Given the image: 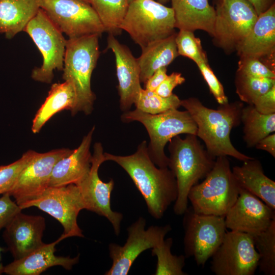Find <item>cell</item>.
Wrapping results in <instances>:
<instances>
[{
	"mask_svg": "<svg viewBox=\"0 0 275 275\" xmlns=\"http://www.w3.org/2000/svg\"><path fill=\"white\" fill-rule=\"evenodd\" d=\"M104 156L105 161H114L128 174L154 218H161L176 200L178 188L174 175L168 167L157 168L153 162L146 141H143L131 155L120 156L105 152Z\"/></svg>",
	"mask_w": 275,
	"mask_h": 275,
	"instance_id": "obj_1",
	"label": "cell"
},
{
	"mask_svg": "<svg viewBox=\"0 0 275 275\" xmlns=\"http://www.w3.org/2000/svg\"><path fill=\"white\" fill-rule=\"evenodd\" d=\"M181 106L194 120L198 128L197 136L204 142L212 157L230 156L242 161L253 158L237 150L230 140L231 130L241 122L244 106L241 101L220 105L214 109L204 106L198 98L190 97L181 100Z\"/></svg>",
	"mask_w": 275,
	"mask_h": 275,
	"instance_id": "obj_2",
	"label": "cell"
},
{
	"mask_svg": "<svg viewBox=\"0 0 275 275\" xmlns=\"http://www.w3.org/2000/svg\"><path fill=\"white\" fill-rule=\"evenodd\" d=\"M169 142L168 168L176 178L178 188L173 209L176 214L182 215L188 208L189 190L207 176L216 158L209 154L196 135L187 134L184 139L177 135Z\"/></svg>",
	"mask_w": 275,
	"mask_h": 275,
	"instance_id": "obj_3",
	"label": "cell"
},
{
	"mask_svg": "<svg viewBox=\"0 0 275 275\" xmlns=\"http://www.w3.org/2000/svg\"><path fill=\"white\" fill-rule=\"evenodd\" d=\"M97 35L69 38L67 40L64 60L63 79L73 85L75 103L72 115L79 112L90 114L96 96L91 87V79L100 51Z\"/></svg>",
	"mask_w": 275,
	"mask_h": 275,
	"instance_id": "obj_4",
	"label": "cell"
},
{
	"mask_svg": "<svg viewBox=\"0 0 275 275\" xmlns=\"http://www.w3.org/2000/svg\"><path fill=\"white\" fill-rule=\"evenodd\" d=\"M124 122L138 121L146 128L149 136V156L159 168L168 167L169 157L164 150L166 144L174 137L181 134L197 135V126L189 112L171 109L156 115L144 113L136 108L127 111L121 116Z\"/></svg>",
	"mask_w": 275,
	"mask_h": 275,
	"instance_id": "obj_5",
	"label": "cell"
},
{
	"mask_svg": "<svg viewBox=\"0 0 275 275\" xmlns=\"http://www.w3.org/2000/svg\"><path fill=\"white\" fill-rule=\"evenodd\" d=\"M239 189L227 156H219L204 180L191 187L188 200L196 213L225 216L237 200Z\"/></svg>",
	"mask_w": 275,
	"mask_h": 275,
	"instance_id": "obj_6",
	"label": "cell"
},
{
	"mask_svg": "<svg viewBox=\"0 0 275 275\" xmlns=\"http://www.w3.org/2000/svg\"><path fill=\"white\" fill-rule=\"evenodd\" d=\"M173 9L154 0L129 3L120 26L142 49L175 33Z\"/></svg>",
	"mask_w": 275,
	"mask_h": 275,
	"instance_id": "obj_7",
	"label": "cell"
},
{
	"mask_svg": "<svg viewBox=\"0 0 275 275\" xmlns=\"http://www.w3.org/2000/svg\"><path fill=\"white\" fill-rule=\"evenodd\" d=\"M24 31L33 40L43 57L42 65L33 70L32 78L50 84L53 78V71L63 69L67 40L41 8Z\"/></svg>",
	"mask_w": 275,
	"mask_h": 275,
	"instance_id": "obj_8",
	"label": "cell"
},
{
	"mask_svg": "<svg viewBox=\"0 0 275 275\" xmlns=\"http://www.w3.org/2000/svg\"><path fill=\"white\" fill-rule=\"evenodd\" d=\"M184 214L185 257H193L197 265L204 266L223 240L225 216L198 214L191 207Z\"/></svg>",
	"mask_w": 275,
	"mask_h": 275,
	"instance_id": "obj_9",
	"label": "cell"
},
{
	"mask_svg": "<svg viewBox=\"0 0 275 275\" xmlns=\"http://www.w3.org/2000/svg\"><path fill=\"white\" fill-rule=\"evenodd\" d=\"M22 209L35 207L48 213L61 224L64 239L71 237H84L77 219L85 206L76 185L49 186L39 197L20 206Z\"/></svg>",
	"mask_w": 275,
	"mask_h": 275,
	"instance_id": "obj_10",
	"label": "cell"
},
{
	"mask_svg": "<svg viewBox=\"0 0 275 275\" xmlns=\"http://www.w3.org/2000/svg\"><path fill=\"white\" fill-rule=\"evenodd\" d=\"M40 8L69 38L100 36L105 32L92 7L83 1L40 0Z\"/></svg>",
	"mask_w": 275,
	"mask_h": 275,
	"instance_id": "obj_11",
	"label": "cell"
},
{
	"mask_svg": "<svg viewBox=\"0 0 275 275\" xmlns=\"http://www.w3.org/2000/svg\"><path fill=\"white\" fill-rule=\"evenodd\" d=\"M211 258L210 269L216 275H253L259 255L252 235L231 230Z\"/></svg>",
	"mask_w": 275,
	"mask_h": 275,
	"instance_id": "obj_12",
	"label": "cell"
},
{
	"mask_svg": "<svg viewBox=\"0 0 275 275\" xmlns=\"http://www.w3.org/2000/svg\"><path fill=\"white\" fill-rule=\"evenodd\" d=\"M146 220L140 217L128 228V237L123 246L111 243L108 245L112 265L105 275H127L135 259L145 251L160 243L172 230L170 225L151 226L145 229Z\"/></svg>",
	"mask_w": 275,
	"mask_h": 275,
	"instance_id": "obj_13",
	"label": "cell"
},
{
	"mask_svg": "<svg viewBox=\"0 0 275 275\" xmlns=\"http://www.w3.org/2000/svg\"><path fill=\"white\" fill-rule=\"evenodd\" d=\"M105 161L102 144L94 145L91 166L87 176L76 184L83 199L85 209L106 217L111 223L115 233L119 235L123 214L114 211L111 207V195L114 187V181L103 182L99 177L98 170Z\"/></svg>",
	"mask_w": 275,
	"mask_h": 275,
	"instance_id": "obj_14",
	"label": "cell"
},
{
	"mask_svg": "<svg viewBox=\"0 0 275 275\" xmlns=\"http://www.w3.org/2000/svg\"><path fill=\"white\" fill-rule=\"evenodd\" d=\"M215 13L213 37L221 47L227 49L237 47L258 16L247 0H221Z\"/></svg>",
	"mask_w": 275,
	"mask_h": 275,
	"instance_id": "obj_15",
	"label": "cell"
},
{
	"mask_svg": "<svg viewBox=\"0 0 275 275\" xmlns=\"http://www.w3.org/2000/svg\"><path fill=\"white\" fill-rule=\"evenodd\" d=\"M73 150L63 148L42 153L36 152L19 175L9 194L19 206L40 196L49 186L56 163Z\"/></svg>",
	"mask_w": 275,
	"mask_h": 275,
	"instance_id": "obj_16",
	"label": "cell"
},
{
	"mask_svg": "<svg viewBox=\"0 0 275 275\" xmlns=\"http://www.w3.org/2000/svg\"><path fill=\"white\" fill-rule=\"evenodd\" d=\"M274 219V210L241 188L237 200L225 216L227 228L251 235L266 230Z\"/></svg>",
	"mask_w": 275,
	"mask_h": 275,
	"instance_id": "obj_17",
	"label": "cell"
},
{
	"mask_svg": "<svg viewBox=\"0 0 275 275\" xmlns=\"http://www.w3.org/2000/svg\"><path fill=\"white\" fill-rule=\"evenodd\" d=\"M41 215L17 213L4 228L2 236L14 260L21 259L41 246L45 229Z\"/></svg>",
	"mask_w": 275,
	"mask_h": 275,
	"instance_id": "obj_18",
	"label": "cell"
},
{
	"mask_svg": "<svg viewBox=\"0 0 275 275\" xmlns=\"http://www.w3.org/2000/svg\"><path fill=\"white\" fill-rule=\"evenodd\" d=\"M107 48L115 57L120 108L126 112L134 103L142 89L140 66L129 49L120 43L112 34H109L107 37Z\"/></svg>",
	"mask_w": 275,
	"mask_h": 275,
	"instance_id": "obj_19",
	"label": "cell"
},
{
	"mask_svg": "<svg viewBox=\"0 0 275 275\" xmlns=\"http://www.w3.org/2000/svg\"><path fill=\"white\" fill-rule=\"evenodd\" d=\"M64 238H60L50 243H44L25 257L4 266V273L8 275H39L49 268L61 266L66 270H71L79 262V254L71 258L54 254L56 245Z\"/></svg>",
	"mask_w": 275,
	"mask_h": 275,
	"instance_id": "obj_20",
	"label": "cell"
},
{
	"mask_svg": "<svg viewBox=\"0 0 275 275\" xmlns=\"http://www.w3.org/2000/svg\"><path fill=\"white\" fill-rule=\"evenodd\" d=\"M94 130V126L83 138L76 149L56 163L48 187L76 184L87 176L91 166L90 147Z\"/></svg>",
	"mask_w": 275,
	"mask_h": 275,
	"instance_id": "obj_21",
	"label": "cell"
},
{
	"mask_svg": "<svg viewBox=\"0 0 275 275\" xmlns=\"http://www.w3.org/2000/svg\"><path fill=\"white\" fill-rule=\"evenodd\" d=\"M275 48V5L259 14L251 30L236 47L240 57L273 58Z\"/></svg>",
	"mask_w": 275,
	"mask_h": 275,
	"instance_id": "obj_22",
	"label": "cell"
},
{
	"mask_svg": "<svg viewBox=\"0 0 275 275\" xmlns=\"http://www.w3.org/2000/svg\"><path fill=\"white\" fill-rule=\"evenodd\" d=\"M175 27L193 32L201 30L213 37L215 10L208 0H171Z\"/></svg>",
	"mask_w": 275,
	"mask_h": 275,
	"instance_id": "obj_23",
	"label": "cell"
},
{
	"mask_svg": "<svg viewBox=\"0 0 275 275\" xmlns=\"http://www.w3.org/2000/svg\"><path fill=\"white\" fill-rule=\"evenodd\" d=\"M232 174L239 187L262 200L275 210V182L267 177L261 162L254 158L235 166Z\"/></svg>",
	"mask_w": 275,
	"mask_h": 275,
	"instance_id": "obj_24",
	"label": "cell"
},
{
	"mask_svg": "<svg viewBox=\"0 0 275 275\" xmlns=\"http://www.w3.org/2000/svg\"><path fill=\"white\" fill-rule=\"evenodd\" d=\"M40 8V0H0V33L13 38L24 31Z\"/></svg>",
	"mask_w": 275,
	"mask_h": 275,
	"instance_id": "obj_25",
	"label": "cell"
},
{
	"mask_svg": "<svg viewBox=\"0 0 275 275\" xmlns=\"http://www.w3.org/2000/svg\"><path fill=\"white\" fill-rule=\"evenodd\" d=\"M176 33L157 40L142 49L137 59L140 68V81L144 83L156 70L167 67L179 56L175 42Z\"/></svg>",
	"mask_w": 275,
	"mask_h": 275,
	"instance_id": "obj_26",
	"label": "cell"
},
{
	"mask_svg": "<svg viewBox=\"0 0 275 275\" xmlns=\"http://www.w3.org/2000/svg\"><path fill=\"white\" fill-rule=\"evenodd\" d=\"M76 99L73 85L69 81L56 83L51 86L47 97L37 111L33 120L32 131L38 133L44 125L56 114L73 108Z\"/></svg>",
	"mask_w": 275,
	"mask_h": 275,
	"instance_id": "obj_27",
	"label": "cell"
},
{
	"mask_svg": "<svg viewBox=\"0 0 275 275\" xmlns=\"http://www.w3.org/2000/svg\"><path fill=\"white\" fill-rule=\"evenodd\" d=\"M241 122L243 124V138L248 148L255 147L260 140L275 131V114H261L253 104L243 106Z\"/></svg>",
	"mask_w": 275,
	"mask_h": 275,
	"instance_id": "obj_28",
	"label": "cell"
},
{
	"mask_svg": "<svg viewBox=\"0 0 275 275\" xmlns=\"http://www.w3.org/2000/svg\"><path fill=\"white\" fill-rule=\"evenodd\" d=\"M97 14L105 32L114 36L121 33L122 22L126 15L128 0H88Z\"/></svg>",
	"mask_w": 275,
	"mask_h": 275,
	"instance_id": "obj_29",
	"label": "cell"
},
{
	"mask_svg": "<svg viewBox=\"0 0 275 275\" xmlns=\"http://www.w3.org/2000/svg\"><path fill=\"white\" fill-rule=\"evenodd\" d=\"M259 255L258 267L266 275L275 274V219L265 231L252 235Z\"/></svg>",
	"mask_w": 275,
	"mask_h": 275,
	"instance_id": "obj_30",
	"label": "cell"
},
{
	"mask_svg": "<svg viewBox=\"0 0 275 275\" xmlns=\"http://www.w3.org/2000/svg\"><path fill=\"white\" fill-rule=\"evenodd\" d=\"M173 239H164L160 243L152 249V255L157 257L155 275H186L183 271L185 257L172 254L171 250Z\"/></svg>",
	"mask_w": 275,
	"mask_h": 275,
	"instance_id": "obj_31",
	"label": "cell"
},
{
	"mask_svg": "<svg viewBox=\"0 0 275 275\" xmlns=\"http://www.w3.org/2000/svg\"><path fill=\"white\" fill-rule=\"evenodd\" d=\"M181 100L176 94L164 97L155 92L142 88L134 101L136 108L151 115H156L181 106Z\"/></svg>",
	"mask_w": 275,
	"mask_h": 275,
	"instance_id": "obj_32",
	"label": "cell"
},
{
	"mask_svg": "<svg viewBox=\"0 0 275 275\" xmlns=\"http://www.w3.org/2000/svg\"><path fill=\"white\" fill-rule=\"evenodd\" d=\"M274 85L275 78L257 77L237 73L236 92L240 99L248 104H253L258 97Z\"/></svg>",
	"mask_w": 275,
	"mask_h": 275,
	"instance_id": "obj_33",
	"label": "cell"
},
{
	"mask_svg": "<svg viewBox=\"0 0 275 275\" xmlns=\"http://www.w3.org/2000/svg\"><path fill=\"white\" fill-rule=\"evenodd\" d=\"M175 42L178 55L189 58L197 65L202 62L208 63L200 39L195 36L193 32L179 30L176 35Z\"/></svg>",
	"mask_w": 275,
	"mask_h": 275,
	"instance_id": "obj_34",
	"label": "cell"
},
{
	"mask_svg": "<svg viewBox=\"0 0 275 275\" xmlns=\"http://www.w3.org/2000/svg\"><path fill=\"white\" fill-rule=\"evenodd\" d=\"M36 151L29 150L16 161L0 166V195L9 193L13 187L19 175L33 158Z\"/></svg>",
	"mask_w": 275,
	"mask_h": 275,
	"instance_id": "obj_35",
	"label": "cell"
},
{
	"mask_svg": "<svg viewBox=\"0 0 275 275\" xmlns=\"http://www.w3.org/2000/svg\"><path fill=\"white\" fill-rule=\"evenodd\" d=\"M237 73L257 77L275 78L274 71L257 58L240 57Z\"/></svg>",
	"mask_w": 275,
	"mask_h": 275,
	"instance_id": "obj_36",
	"label": "cell"
},
{
	"mask_svg": "<svg viewBox=\"0 0 275 275\" xmlns=\"http://www.w3.org/2000/svg\"><path fill=\"white\" fill-rule=\"evenodd\" d=\"M203 78L206 81L211 93L220 104L229 103L224 87L218 80L208 63L202 62L197 65Z\"/></svg>",
	"mask_w": 275,
	"mask_h": 275,
	"instance_id": "obj_37",
	"label": "cell"
},
{
	"mask_svg": "<svg viewBox=\"0 0 275 275\" xmlns=\"http://www.w3.org/2000/svg\"><path fill=\"white\" fill-rule=\"evenodd\" d=\"M11 197L9 193L0 197V230L4 229L14 216L22 210Z\"/></svg>",
	"mask_w": 275,
	"mask_h": 275,
	"instance_id": "obj_38",
	"label": "cell"
},
{
	"mask_svg": "<svg viewBox=\"0 0 275 275\" xmlns=\"http://www.w3.org/2000/svg\"><path fill=\"white\" fill-rule=\"evenodd\" d=\"M253 105L261 114H275V85L268 92L258 97Z\"/></svg>",
	"mask_w": 275,
	"mask_h": 275,
	"instance_id": "obj_39",
	"label": "cell"
},
{
	"mask_svg": "<svg viewBox=\"0 0 275 275\" xmlns=\"http://www.w3.org/2000/svg\"><path fill=\"white\" fill-rule=\"evenodd\" d=\"M185 80V78L180 73L174 72L167 76L155 92L162 97H169L173 94V89Z\"/></svg>",
	"mask_w": 275,
	"mask_h": 275,
	"instance_id": "obj_40",
	"label": "cell"
},
{
	"mask_svg": "<svg viewBox=\"0 0 275 275\" xmlns=\"http://www.w3.org/2000/svg\"><path fill=\"white\" fill-rule=\"evenodd\" d=\"M167 67H162L154 72L144 82V89L155 92L168 75Z\"/></svg>",
	"mask_w": 275,
	"mask_h": 275,
	"instance_id": "obj_41",
	"label": "cell"
},
{
	"mask_svg": "<svg viewBox=\"0 0 275 275\" xmlns=\"http://www.w3.org/2000/svg\"><path fill=\"white\" fill-rule=\"evenodd\" d=\"M255 147L259 150L265 151L273 157H275V133L269 134L260 140Z\"/></svg>",
	"mask_w": 275,
	"mask_h": 275,
	"instance_id": "obj_42",
	"label": "cell"
},
{
	"mask_svg": "<svg viewBox=\"0 0 275 275\" xmlns=\"http://www.w3.org/2000/svg\"><path fill=\"white\" fill-rule=\"evenodd\" d=\"M250 2L255 10L258 15L264 12L271 5L274 4L273 0H247Z\"/></svg>",
	"mask_w": 275,
	"mask_h": 275,
	"instance_id": "obj_43",
	"label": "cell"
},
{
	"mask_svg": "<svg viewBox=\"0 0 275 275\" xmlns=\"http://www.w3.org/2000/svg\"><path fill=\"white\" fill-rule=\"evenodd\" d=\"M4 251H5V249L0 246V275L4 273V266L2 262V253Z\"/></svg>",
	"mask_w": 275,
	"mask_h": 275,
	"instance_id": "obj_44",
	"label": "cell"
},
{
	"mask_svg": "<svg viewBox=\"0 0 275 275\" xmlns=\"http://www.w3.org/2000/svg\"><path fill=\"white\" fill-rule=\"evenodd\" d=\"M158 2L163 4L168 2L170 0H158Z\"/></svg>",
	"mask_w": 275,
	"mask_h": 275,
	"instance_id": "obj_45",
	"label": "cell"
},
{
	"mask_svg": "<svg viewBox=\"0 0 275 275\" xmlns=\"http://www.w3.org/2000/svg\"><path fill=\"white\" fill-rule=\"evenodd\" d=\"M135 0H128L129 3H130L131 2L134 1Z\"/></svg>",
	"mask_w": 275,
	"mask_h": 275,
	"instance_id": "obj_46",
	"label": "cell"
},
{
	"mask_svg": "<svg viewBox=\"0 0 275 275\" xmlns=\"http://www.w3.org/2000/svg\"><path fill=\"white\" fill-rule=\"evenodd\" d=\"M81 1H84V2H86L88 3V0H81Z\"/></svg>",
	"mask_w": 275,
	"mask_h": 275,
	"instance_id": "obj_47",
	"label": "cell"
}]
</instances>
